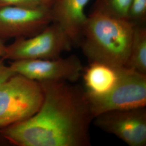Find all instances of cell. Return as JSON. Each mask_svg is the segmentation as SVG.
<instances>
[{"label": "cell", "instance_id": "cell-2", "mask_svg": "<svg viewBox=\"0 0 146 146\" xmlns=\"http://www.w3.org/2000/svg\"><path fill=\"white\" fill-rule=\"evenodd\" d=\"M135 26L128 20L92 11L78 46L89 63L124 67L129 56Z\"/></svg>", "mask_w": 146, "mask_h": 146}, {"label": "cell", "instance_id": "cell-10", "mask_svg": "<svg viewBox=\"0 0 146 146\" xmlns=\"http://www.w3.org/2000/svg\"><path fill=\"white\" fill-rule=\"evenodd\" d=\"M120 68L104 63H89L82 74L86 93L93 96L108 93L119 80Z\"/></svg>", "mask_w": 146, "mask_h": 146}, {"label": "cell", "instance_id": "cell-13", "mask_svg": "<svg viewBox=\"0 0 146 146\" xmlns=\"http://www.w3.org/2000/svg\"><path fill=\"white\" fill-rule=\"evenodd\" d=\"M128 20L135 25H145L146 21V0H131Z\"/></svg>", "mask_w": 146, "mask_h": 146}, {"label": "cell", "instance_id": "cell-15", "mask_svg": "<svg viewBox=\"0 0 146 146\" xmlns=\"http://www.w3.org/2000/svg\"><path fill=\"white\" fill-rule=\"evenodd\" d=\"M5 59L0 58V84L15 74L9 65H7L5 62Z\"/></svg>", "mask_w": 146, "mask_h": 146}, {"label": "cell", "instance_id": "cell-12", "mask_svg": "<svg viewBox=\"0 0 146 146\" xmlns=\"http://www.w3.org/2000/svg\"><path fill=\"white\" fill-rule=\"evenodd\" d=\"M131 1L95 0L92 11L113 17L128 20Z\"/></svg>", "mask_w": 146, "mask_h": 146}, {"label": "cell", "instance_id": "cell-6", "mask_svg": "<svg viewBox=\"0 0 146 146\" xmlns=\"http://www.w3.org/2000/svg\"><path fill=\"white\" fill-rule=\"evenodd\" d=\"M9 66L15 74L37 82L64 81L73 83L80 78L84 68L75 55L55 59L13 61Z\"/></svg>", "mask_w": 146, "mask_h": 146}, {"label": "cell", "instance_id": "cell-3", "mask_svg": "<svg viewBox=\"0 0 146 146\" xmlns=\"http://www.w3.org/2000/svg\"><path fill=\"white\" fill-rule=\"evenodd\" d=\"M43 100L41 84L15 74L0 84V128L26 120Z\"/></svg>", "mask_w": 146, "mask_h": 146}, {"label": "cell", "instance_id": "cell-17", "mask_svg": "<svg viewBox=\"0 0 146 146\" xmlns=\"http://www.w3.org/2000/svg\"><path fill=\"white\" fill-rule=\"evenodd\" d=\"M43 1L47 2V3H48L50 6H52V2L54 1V0H43Z\"/></svg>", "mask_w": 146, "mask_h": 146}, {"label": "cell", "instance_id": "cell-8", "mask_svg": "<svg viewBox=\"0 0 146 146\" xmlns=\"http://www.w3.org/2000/svg\"><path fill=\"white\" fill-rule=\"evenodd\" d=\"M94 125L129 146L146 145V108L104 112L94 117Z\"/></svg>", "mask_w": 146, "mask_h": 146}, {"label": "cell", "instance_id": "cell-11", "mask_svg": "<svg viewBox=\"0 0 146 146\" xmlns=\"http://www.w3.org/2000/svg\"><path fill=\"white\" fill-rule=\"evenodd\" d=\"M125 67L146 75V27L135 25Z\"/></svg>", "mask_w": 146, "mask_h": 146}, {"label": "cell", "instance_id": "cell-7", "mask_svg": "<svg viewBox=\"0 0 146 146\" xmlns=\"http://www.w3.org/2000/svg\"><path fill=\"white\" fill-rule=\"evenodd\" d=\"M52 22L50 8H0V39L34 36Z\"/></svg>", "mask_w": 146, "mask_h": 146}, {"label": "cell", "instance_id": "cell-5", "mask_svg": "<svg viewBox=\"0 0 146 146\" xmlns=\"http://www.w3.org/2000/svg\"><path fill=\"white\" fill-rule=\"evenodd\" d=\"M73 42L56 22L29 37L19 38L6 45L5 60H48L61 57L63 52L71 50Z\"/></svg>", "mask_w": 146, "mask_h": 146}, {"label": "cell", "instance_id": "cell-1", "mask_svg": "<svg viewBox=\"0 0 146 146\" xmlns=\"http://www.w3.org/2000/svg\"><path fill=\"white\" fill-rule=\"evenodd\" d=\"M43 100L31 117L0 128L3 141L17 146H89L94 120L84 89L64 81L38 82Z\"/></svg>", "mask_w": 146, "mask_h": 146}, {"label": "cell", "instance_id": "cell-18", "mask_svg": "<svg viewBox=\"0 0 146 146\" xmlns=\"http://www.w3.org/2000/svg\"><path fill=\"white\" fill-rule=\"evenodd\" d=\"M0 58H1V57H0Z\"/></svg>", "mask_w": 146, "mask_h": 146}, {"label": "cell", "instance_id": "cell-9", "mask_svg": "<svg viewBox=\"0 0 146 146\" xmlns=\"http://www.w3.org/2000/svg\"><path fill=\"white\" fill-rule=\"evenodd\" d=\"M90 0H54L50 11L52 22H56L78 46L87 15L85 9Z\"/></svg>", "mask_w": 146, "mask_h": 146}, {"label": "cell", "instance_id": "cell-14", "mask_svg": "<svg viewBox=\"0 0 146 146\" xmlns=\"http://www.w3.org/2000/svg\"><path fill=\"white\" fill-rule=\"evenodd\" d=\"M13 6L29 8L51 7L43 0H0V8Z\"/></svg>", "mask_w": 146, "mask_h": 146}, {"label": "cell", "instance_id": "cell-4", "mask_svg": "<svg viewBox=\"0 0 146 146\" xmlns=\"http://www.w3.org/2000/svg\"><path fill=\"white\" fill-rule=\"evenodd\" d=\"M87 96L94 119L108 111L145 107L146 75L122 67L117 83L108 93L101 96Z\"/></svg>", "mask_w": 146, "mask_h": 146}, {"label": "cell", "instance_id": "cell-16", "mask_svg": "<svg viewBox=\"0 0 146 146\" xmlns=\"http://www.w3.org/2000/svg\"><path fill=\"white\" fill-rule=\"evenodd\" d=\"M6 45L5 44V41L0 39V57L3 58L5 54Z\"/></svg>", "mask_w": 146, "mask_h": 146}]
</instances>
